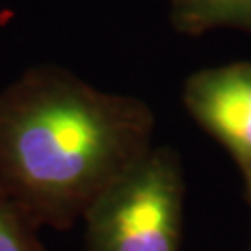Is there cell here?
Wrapping results in <instances>:
<instances>
[{
  "label": "cell",
  "instance_id": "1",
  "mask_svg": "<svg viewBox=\"0 0 251 251\" xmlns=\"http://www.w3.org/2000/svg\"><path fill=\"white\" fill-rule=\"evenodd\" d=\"M154 128L144 99L30 65L0 88V190L39 229L67 231L154 147Z\"/></svg>",
  "mask_w": 251,
  "mask_h": 251
},
{
  "label": "cell",
  "instance_id": "2",
  "mask_svg": "<svg viewBox=\"0 0 251 251\" xmlns=\"http://www.w3.org/2000/svg\"><path fill=\"white\" fill-rule=\"evenodd\" d=\"M184 171L170 145H154L84 214L86 251H179Z\"/></svg>",
  "mask_w": 251,
  "mask_h": 251
},
{
  "label": "cell",
  "instance_id": "3",
  "mask_svg": "<svg viewBox=\"0 0 251 251\" xmlns=\"http://www.w3.org/2000/svg\"><path fill=\"white\" fill-rule=\"evenodd\" d=\"M182 104L192 119L251 170V62L208 67L190 75Z\"/></svg>",
  "mask_w": 251,
  "mask_h": 251
},
{
  "label": "cell",
  "instance_id": "4",
  "mask_svg": "<svg viewBox=\"0 0 251 251\" xmlns=\"http://www.w3.org/2000/svg\"><path fill=\"white\" fill-rule=\"evenodd\" d=\"M171 28L199 37L220 28L251 32V0H170Z\"/></svg>",
  "mask_w": 251,
  "mask_h": 251
},
{
  "label": "cell",
  "instance_id": "5",
  "mask_svg": "<svg viewBox=\"0 0 251 251\" xmlns=\"http://www.w3.org/2000/svg\"><path fill=\"white\" fill-rule=\"evenodd\" d=\"M0 251H49L39 227L0 190Z\"/></svg>",
  "mask_w": 251,
  "mask_h": 251
},
{
  "label": "cell",
  "instance_id": "6",
  "mask_svg": "<svg viewBox=\"0 0 251 251\" xmlns=\"http://www.w3.org/2000/svg\"><path fill=\"white\" fill-rule=\"evenodd\" d=\"M244 177H246V184H248V194H250V199H251V170H248L244 173Z\"/></svg>",
  "mask_w": 251,
  "mask_h": 251
}]
</instances>
